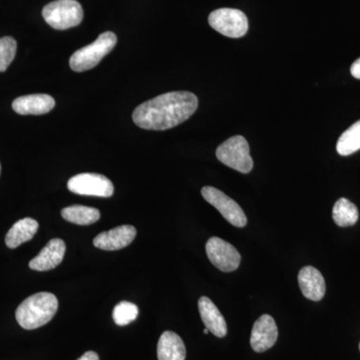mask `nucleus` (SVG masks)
Listing matches in <instances>:
<instances>
[{"label": "nucleus", "mask_w": 360, "mask_h": 360, "mask_svg": "<svg viewBox=\"0 0 360 360\" xmlns=\"http://www.w3.org/2000/svg\"><path fill=\"white\" fill-rule=\"evenodd\" d=\"M198 108V97L191 92H168L137 106L132 120L141 129L167 130L186 122Z\"/></svg>", "instance_id": "nucleus-1"}, {"label": "nucleus", "mask_w": 360, "mask_h": 360, "mask_svg": "<svg viewBox=\"0 0 360 360\" xmlns=\"http://www.w3.org/2000/svg\"><path fill=\"white\" fill-rule=\"evenodd\" d=\"M58 309L56 296L49 292H39L21 302L15 312L16 321L21 328L32 330L41 328L53 319Z\"/></svg>", "instance_id": "nucleus-2"}, {"label": "nucleus", "mask_w": 360, "mask_h": 360, "mask_svg": "<svg viewBox=\"0 0 360 360\" xmlns=\"http://www.w3.org/2000/svg\"><path fill=\"white\" fill-rule=\"evenodd\" d=\"M117 37L111 32L101 33L96 41L91 44L82 47L79 51H75L70 59L71 70L75 72H84V71L96 68L104 56L108 53L116 45Z\"/></svg>", "instance_id": "nucleus-3"}, {"label": "nucleus", "mask_w": 360, "mask_h": 360, "mask_svg": "<svg viewBox=\"0 0 360 360\" xmlns=\"http://www.w3.org/2000/svg\"><path fill=\"white\" fill-rule=\"evenodd\" d=\"M42 16L54 30H65L82 23L84 9L77 0H56L44 6Z\"/></svg>", "instance_id": "nucleus-4"}, {"label": "nucleus", "mask_w": 360, "mask_h": 360, "mask_svg": "<svg viewBox=\"0 0 360 360\" xmlns=\"http://www.w3.org/2000/svg\"><path fill=\"white\" fill-rule=\"evenodd\" d=\"M217 158L220 162L241 174H250L253 168L250 146L241 135L232 136L220 144L217 149Z\"/></svg>", "instance_id": "nucleus-5"}, {"label": "nucleus", "mask_w": 360, "mask_h": 360, "mask_svg": "<svg viewBox=\"0 0 360 360\" xmlns=\"http://www.w3.org/2000/svg\"><path fill=\"white\" fill-rule=\"evenodd\" d=\"M208 22L213 30L231 39L245 37L248 30V18L238 9H217L208 16Z\"/></svg>", "instance_id": "nucleus-6"}, {"label": "nucleus", "mask_w": 360, "mask_h": 360, "mask_svg": "<svg viewBox=\"0 0 360 360\" xmlns=\"http://www.w3.org/2000/svg\"><path fill=\"white\" fill-rule=\"evenodd\" d=\"M203 198L214 206L229 224L236 227H245L248 219L243 208L233 200L212 186H205L201 189Z\"/></svg>", "instance_id": "nucleus-7"}, {"label": "nucleus", "mask_w": 360, "mask_h": 360, "mask_svg": "<svg viewBox=\"0 0 360 360\" xmlns=\"http://www.w3.org/2000/svg\"><path fill=\"white\" fill-rule=\"evenodd\" d=\"M68 189L79 195L110 198L115 187L112 182L104 175L97 174H80L68 180Z\"/></svg>", "instance_id": "nucleus-8"}, {"label": "nucleus", "mask_w": 360, "mask_h": 360, "mask_svg": "<svg viewBox=\"0 0 360 360\" xmlns=\"http://www.w3.org/2000/svg\"><path fill=\"white\" fill-rule=\"evenodd\" d=\"M206 255L217 269L231 272L238 269L241 257L231 243L219 238H212L206 243Z\"/></svg>", "instance_id": "nucleus-9"}, {"label": "nucleus", "mask_w": 360, "mask_h": 360, "mask_svg": "<svg viewBox=\"0 0 360 360\" xmlns=\"http://www.w3.org/2000/svg\"><path fill=\"white\" fill-rule=\"evenodd\" d=\"M278 338V329L274 317L264 314L253 324L250 345L255 352H264L276 345Z\"/></svg>", "instance_id": "nucleus-10"}, {"label": "nucleus", "mask_w": 360, "mask_h": 360, "mask_svg": "<svg viewBox=\"0 0 360 360\" xmlns=\"http://www.w3.org/2000/svg\"><path fill=\"white\" fill-rule=\"evenodd\" d=\"M136 236V229L132 225H122L110 231H103L94 239V245L99 250L113 251L127 248Z\"/></svg>", "instance_id": "nucleus-11"}, {"label": "nucleus", "mask_w": 360, "mask_h": 360, "mask_svg": "<svg viewBox=\"0 0 360 360\" xmlns=\"http://www.w3.org/2000/svg\"><path fill=\"white\" fill-rule=\"evenodd\" d=\"M65 250L66 245L63 239H51L30 262V267L37 271H47L56 269L63 262Z\"/></svg>", "instance_id": "nucleus-12"}, {"label": "nucleus", "mask_w": 360, "mask_h": 360, "mask_svg": "<svg viewBox=\"0 0 360 360\" xmlns=\"http://www.w3.org/2000/svg\"><path fill=\"white\" fill-rule=\"evenodd\" d=\"M298 284L302 295L312 302H319L326 295V281L319 270L314 266H304L300 269Z\"/></svg>", "instance_id": "nucleus-13"}, {"label": "nucleus", "mask_w": 360, "mask_h": 360, "mask_svg": "<svg viewBox=\"0 0 360 360\" xmlns=\"http://www.w3.org/2000/svg\"><path fill=\"white\" fill-rule=\"evenodd\" d=\"M56 106V101L49 94H30L18 97L13 103V110L21 115H40L49 113Z\"/></svg>", "instance_id": "nucleus-14"}, {"label": "nucleus", "mask_w": 360, "mask_h": 360, "mask_svg": "<svg viewBox=\"0 0 360 360\" xmlns=\"http://www.w3.org/2000/svg\"><path fill=\"white\" fill-rule=\"evenodd\" d=\"M198 309L205 328H207L213 335L222 338L227 335L226 321L217 305L210 298L206 296L200 297L198 300Z\"/></svg>", "instance_id": "nucleus-15"}, {"label": "nucleus", "mask_w": 360, "mask_h": 360, "mask_svg": "<svg viewBox=\"0 0 360 360\" xmlns=\"http://www.w3.org/2000/svg\"><path fill=\"white\" fill-rule=\"evenodd\" d=\"M186 345L180 336L172 331H165L158 340V360H186Z\"/></svg>", "instance_id": "nucleus-16"}, {"label": "nucleus", "mask_w": 360, "mask_h": 360, "mask_svg": "<svg viewBox=\"0 0 360 360\" xmlns=\"http://www.w3.org/2000/svg\"><path fill=\"white\" fill-rule=\"evenodd\" d=\"M39 224L35 219H26L18 220L13 225L6 236V245L9 248H16L27 243L39 231Z\"/></svg>", "instance_id": "nucleus-17"}, {"label": "nucleus", "mask_w": 360, "mask_h": 360, "mask_svg": "<svg viewBox=\"0 0 360 360\" xmlns=\"http://www.w3.org/2000/svg\"><path fill=\"white\" fill-rule=\"evenodd\" d=\"M61 215L66 221L78 225L92 224L101 219V212L98 210L84 205H71L63 208Z\"/></svg>", "instance_id": "nucleus-18"}, {"label": "nucleus", "mask_w": 360, "mask_h": 360, "mask_svg": "<svg viewBox=\"0 0 360 360\" xmlns=\"http://www.w3.org/2000/svg\"><path fill=\"white\" fill-rule=\"evenodd\" d=\"M359 213L356 205L347 198H340L336 201L333 210V219L340 227L352 226L359 220Z\"/></svg>", "instance_id": "nucleus-19"}, {"label": "nucleus", "mask_w": 360, "mask_h": 360, "mask_svg": "<svg viewBox=\"0 0 360 360\" xmlns=\"http://www.w3.org/2000/svg\"><path fill=\"white\" fill-rule=\"evenodd\" d=\"M360 149V120L343 132L336 144V150L340 155L347 156Z\"/></svg>", "instance_id": "nucleus-20"}, {"label": "nucleus", "mask_w": 360, "mask_h": 360, "mask_svg": "<svg viewBox=\"0 0 360 360\" xmlns=\"http://www.w3.org/2000/svg\"><path fill=\"white\" fill-rule=\"evenodd\" d=\"M139 316V307L134 303L122 302L115 305L112 317L115 323L120 326H125L134 321Z\"/></svg>", "instance_id": "nucleus-21"}, {"label": "nucleus", "mask_w": 360, "mask_h": 360, "mask_svg": "<svg viewBox=\"0 0 360 360\" xmlns=\"http://www.w3.org/2000/svg\"><path fill=\"white\" fill-rule=\"evenodd\" d=\"M18 44L15 39L11 37L0 39V72L7 70L15 58Z\"/></svg>", "instance_id": "nucleus-22"}, {"label": "nucleus", "mask_w": 360, "mask_h": 360, "mask_svg": "<svg viewBox=\"0 0 360 360\" xmlns=\"http://www.w3.org/2000/svg\"><path fill=\"white\" fill-rule=\"evenodd\" d=\"M350 72H352V77L356 78V79H360V58L352 63Z\"/></svg>", "instance_id": "nucleus-23"}, {"label": "nucleus", "mask_w": 360, "mask_h": 360, "mask_svg": "<svg viewBox=\"0 0 360 360\" xmlns=\"http://www.w3.org/2000/svg\"><path fill=\"white\" fill-rule=\"evenodd\" d=\"M77 360H99L98 354L94 352H85L82 357H79Z\"/></svg>", "instance_id": "nucleus-24"}, {"label": "nucleus", "mask_w": 360, "mask_h": 360, "mask_svg": "<svg viewBox=\"0 0 360 360\" xmlns=\"http://www.w3.org/2000/svg\"><path fill=\"white\" fill-rule=\"evenodd\" d=\"M208 331H210V330H208L207 328H205V330H203V333H205V335H207Z\"/></svg>", "instance_id": "nucleus-25"}, {"label": "nucleus", "mask_w": 360, "mask_h": 360, "mask_svg": "<svg viewBox=\"0 0 360 360\" xmlns=\"http://www.w3.org/2000/svg\"><path fill=\"white\" fill-rule=\"evenodd\" d=\"M0 172H1V165H0Z\"/></svg>", "instance_id": "nucleus-26"}, {"label": "nucleus", "mask_w": 360, "mask_h": 360, "mask_svg": "<svg viewBox=\"0 0 360 360\" xmlns=\"http://www.w3.org/2000/svg\"><path fill=\"white\" fill-rule=\"evenodd\" d=\"M359 350H360V343H359Z\"/></svg>", "instance_id": "nucleus-27"}]
</instances>
